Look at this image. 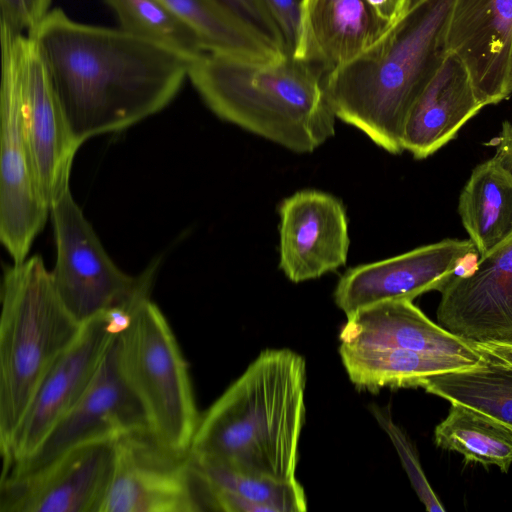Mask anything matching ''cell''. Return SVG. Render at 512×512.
<instances>
[{
	"label": "cell",
	"instance_id": "cell-16",
	"mask_svg": "<svg viewBox=\"0 0 512 512\" xmlns=\"http://www.w3.org/2000/svg\"><path fill=\"white\" fill-rule=\"evenodd\" d=\"M446 40L483 106L511 95L512 0H454Z\"/></svg>",
	"mask_w": 512,
	"mask_h": 512
},
{
	"label": "cell",
	"instance_id": "cell-1",
	"mask_svg": "<svg viewBox=\"0 0 512 512\" xmlns=\"http://www.w3.org/2000/svg\"><path fill=\"white\" fill-rule=\"evenodd\" d=\"M28 35L81 145L159 112L188 78L191 60L183 54L122 28L75 21L59 8Z\"/></svg>",
	"mask_w": 512,
	"mask_h": 512
},
{
	"label": "cell",
	"instance_id": "cell-29",
	"mask_svg": "<svg viewBox=\"0 0 512 512\" xmlns=\"http://www.w3.org/2000/svg\"><path fill=\"white\" fill-rule=\"evenodd\" d=\"M288 53L283 33L264 0H214ZM289 54V53H288Z\"/></svg>",
	"mask_w": 512,
	"mask_h": 512
},
{
	"label": "cell",
	"instance_id": "cell-14",
	"mask_svg": "<svg viewBox=\"0 0 512 512\" xmlns=\"http://www.w3.org/2000/svg\"><path fill=\"white\" fill-rule=\"evenodd\" d=\"M478 254L470 239H444L385 260L346 271L338 281L334 300L346 317L388 300H413L441 291L463 260Z\"/></svg>",
	"mask_w": 512,
	"mask_h": 512
},
{
	"label": "cell",
	"instance_id": "cell-7",
	"mask_svg": "<svg viewBox=\"0 0 512 512\" xmlns=\"http://www.w3.org/2000/svg\"><path fill=\"white\" fill-rule=\"evenodd\" d=\"M56 243L51 279L62 303L80 324L149 295L155 267L139 277L109 257L70 189L50 208Z\"/></svg>",
	"mask_w": 512,
	"mask_h": 512
},
{
	"label": "cell",
	"instance_id": "cell-20",
	"mask_svg": "<svg viewBox=\"0 0 512 512\" xmlns=\"http://www.w3.org/2000/svg\"><path fill=\"white\" fill-rule=\"evenodd\" d=\"M467 69L448 52L440 68L414 103L403 134V149L425 159L453 140L482 108Z\"/></svg>",
	"mask_w": 512,
	"mask_h": 512
},
{
	"label": "cell",
	"instance_id": "cell-4",
	"mask_svg": "<svg viewBox=\"0 0 512 512\" xmlns=\"http://www.w3.org/2000/svg\"><path fill=\"white\" fill-rule=\"evenodd\" d=\"M188 78L221 119L296 153H310L335 133L324 75L290 54L257 59L205 51Z\"/></svg>",
	"mask_w": 512,
	"mask_h": 512
},
{
	"label": "cell",
	"instance_id": "cell-12",
	"mask_svg": "<svg viewBox=\"0 0 512 512\" xmlns=\"http://www.w3.org/2000/svg\"><path fill=\"white\" fill-rule=\"evenodd\" d=\"M116 336L81 399L29 458L3 473L1 478L32 473L87 443L116 440L134 431L148 430L142 406L119 368Z\"/></svg>",
	"mask_w": 512,
	"mask_h": 512
},
{
	"label": "cell",
	"instance_id": "cell-18",
	"mask_svg": "<svg viewBox=\"0 0 512 512\" xmlns=\"http://www.w3.org/2000/svg\"><path fill=\"white\" fill-rule=\"evenodd\" d=\"M390 27L367 0H302L292 56L326 76L370 48Z\"/></svg>",
	"mask_w": 512,
	"mask_h": 512
},
{
	"label": "cell",
	"instance_id": "cell-21",
	"mask_svg": "<svg viewBox=\"0 0 512 512\" xmlns=\"http://www.w3.org/2000/svg\"><path fill=\"white\" fill-rule=\"evenodd\" d=\"M190 455L203 484L206 511L304 512L307 509L304 490L296 478L276 480L256 476Z\"/></svg>",
	"mask_w": 512,
	"mask_h": 512
},
{
	"label": "cell",
	"instance_id": "cell-5",
	"mask_svg": "<svg viewBox=\"0 0 512 512\" xmlns=\"http://www.w3.org/2000/svg\"><path fill=\"white\" fill-rule=\"evenodd\" d=\"M0 318V452L3 453L40 383L79 336L38 256L5 269Z\"/></svg>",
	"mask_w": 512,
	"mask_h": 512
},
{
	"label": "cell",
	"instance_id": "cell-2",
	"mask_svg": "<svg viewBox=\"0 0 512 512\" xmlns=\"http://www.w3.org/2000/svg\"><path fill=\"white\" fill-rule=\"evenodd\" d=\"M305 386L301 355L262 351L200 415L189 452L244 473L295 479Z\"/></svg>",
	"mask_w": 512,
	"mask_h": 512
},
{
	"label": "cell",
	"instance_id": "cell-8",
	"mask_svg": "<svg viewBox=\"0 0 512 512\" xmlns=\"http://www.w3.org/2000/svg\"><path fill=\"white\" fill-rule=\"evenodd\" d=\"M0 239L14 263L27 258L50 207L39 186L17 69L1 48Z\"/></svg>",
	"mask_w": 512,
	"mask_h": 512
},
{
	"label": "cell",
	"instance_id": "cell-28",
	"mask_svg": "<svg viewBox=\"0 0 512 512\" xmlns=\"http://www.w3.org/2000/svg\"><path fill=\"white\" fill-rule=\"evenodd\" d=\"M375 418L390 437L409 480L426 509L430 512H444L445 508L432 490L419 458L406 434L397 426L386 411L377 407L372 409Z\"/></svg>",
	"mask_w": 512,
	"mask_h": 512
},
{
	"label": "cell",
	"instance_id": "cell-24",
	"mask_svg": "<svg viewBox=\"0 0 512 512\" xmlns=\"http://www.w3.org/2000/svg\"><path fill=\"white\" fill-rule=\"evenodd\" d=\"M481 352L485 356L483 363L429 376L419 387L512 428V366Z\"/></svg>",
	"mask_w": 512,
	"mask_h": 512
},
{
	"label": "cell",
	"instance_id": "cell-30",
	"mask_svg": "<svg viewBox=\"0 0 512 512\" xmlns=\"http://www.w3.org/2000/svg\"><path fill=\"white\" fill-rule=\"evenodd\" d=\"M50 4L51 0H0L1 26L28 35L51 11Z\"/></svg>",
	"mask_w": 512,
	"mask_h": 512
},
{
	"label": "cell",
	"instance_id": "cell-10",
	"mask_svg": "<svg viewBox=\"0 0 512 512\" xmlns=\"http://www.w3.org/2000/svg\"><path fill=\"white\" fill-rule=\"evenodd\" d=\"M1 48L12 56L19 78L26 132L42 194L51 208L69 188L75 139L31 35L1 26Z\"/></svg>",
	"mask_w": 512,
	"mask_h": 512
},
{
	"label": "cell",
	"instance_id": "cell-26",
	"mask_svg": "<svg viewBox=\"0 0 512 512\" xmlns=\"http://www.w3.org/2000/svg\"><path fill=\"white\" fill-rule=\"evenodd\" d=\"M434 440L442 449L461 453L466 462L495 465L503 472L512 463V428L461 404L451 403Z\"/></svg>",
	"mask_w": 512,
	"mask_h": 512
},
{
	"label": "cell",
	"instance_id": "cell-32",
	"mask_svg": "<svg viewBox=\"0 0 512 512\" xmlns=\"http://www.w3.org/2000/svg\"><path fill=\"white\" fill-rule=\"evenodd\" d=\"M414 0H367L375 13L393 26L409 10Z\"/></svg>",
	"mask_w": 512,
	"mask_h": 512
},
{
	"label": "cell",
	"instance_id": "cell-22",
	"mask_svg": "<svg viewBox=\"0 0 512 512\" xmlns=\"http://www.w3.org/2000/svg\"><path fill=\"white\" fill-rule=\"evenodd\" d=\"M339 353L350 381L371 392L419 387L429 376L479 365L460 356L344 343Z\"/></svg>",
	"mask_w": 512,
	"mask_h": 512
},
{
	"label": "cell",
	"instance_id": "cell-34",
	"mask_svg": "<svg viewBox=\"0 0 512 512\" xmlns=\"http://www.w3.org/2000/svg\"><path fill=\"white\" fill-rule=\"evenodd\" d=\"M473 343V342H472ZM475 347L512 366V344L500 342L473 343Z\"/></svg>",
	"mask_w": 512,
	"mask_h": 512
},
{
	"label": "cell",
	"instance_id": "cell-33",
	"mask_svg": "<svg viewBox=\"0 0 512 512\" xmlns=\"http://www.w3.org/2000/svg\"><path fill=\"white\" fill-rule=\"evenodd\" d=\"M496 152L494 159L512 175V122L505 121L499 136L493 140Z\"/></svg>",
	"mask_w": 512,
	"mask_h": 512
},
{
	"label": "cell",
	"instance_id": "cell-23",
	"mask_svg": "<svg viewBox=\"0 0 512 512\" xmlns=\"http://www.w3.org/2000/svg\"><path fill=\"white\" fill-rule=\"evenodd\" d=\"M461 222L479 259L512 239V175L494 158L477 165L458 202Z\"/></svg>",
	"mask_w": 512,
	"mask_h": 512
},
{
	"label": "cell",
	"instance_id": "cell-25",
	"mask_svg": "<svg viewBox=\"0 0 512 512\" xmlns=\"http://www.w3.org/2000/svg\"><path fill=\"white\" fill-rule=\"evenodd\" d=\"M200 36L206 51L265 59L287 54L214 0H161Z\"/></svg>",
	"mask_w": 512,
	"mask_h": 512
},
{
	"label": "cell",
	"instance_id": "cell-31",
	"mask_svg": "<svg viewBox=\"0 0 512 512\" xmlns=\"http://www.w3.org/2000/svg\"><path fill=\"white\" fill-rule=\"evenodd\" d=\"M276 19L290 55L295 48L302 0H264Z\"/></svg>",
	"mask_w": 512,
	"mask_h": 512
},
{
	"label": "cell",
	"instance_id": "cell-19",
	"mask_svg": "<svg viewBox=\"0 0 512 512\" xmlns=\"http://www.w3.org/2000/svg\"><path fill=\"white\" fill-rule=\"evenodd\" d=\"M341 343L460 356L478 364L485 360L475 345L430 320L411 300H388L347 318Z\"/></svg>",
	"mask_w": 512,
	"mask_h": 512
},
{
	"label": "cell",
	"instance_id": "cell-11",
	"mask_svg": "<svg viewBox=\"0 0 512 512\" xmlns=\"http://www.w3.org/2000/svg\"><path fill=\"white\" fill-rule=\"evenodd\" d=\"M116 440L87 443L32 473L1 478L0 512H101Z\"/></svg>",
	"mask_w": 512,
	"mask_h": 512
},
{
	"label": "cell",
	"instance_id": "cell-6",
	"mask_svg": "<svg viewBox=\"0 0 512 512\" xmlns=\"http://www.w3.org/2000/svg\"><path fill=\"white\" fill-rule=\"evenodd\" d=\"M121 373L144 411L148 430L175 452L190 451L200 413L189 367L160 308L145 297L116 336Z\"/></svg>",
	"mask_w": 512,
	"mask_h": 512
},
{
	"label": "cell",
	"instance_id": "cell-13",
	"mask_svg": "<svg viewBox=\"0 0 512 512\" xmlns=\"http://www.w3.org/2000/svg\"><path fill=\"white\" fill-rule=\"evenodd\" d=\"M115 336L104 314L83 324L77 339L43 378L9 446L1 453L2 474L29 458L81 399Z\"/></svg>",
	"mask_w": 512,
	"mask_h": 512
},
{
	"label": "cell",
	"instance_id": "cell-9",
	"mask_svg": "<svg viewBox=\"0 0 512 512\" xmlns=\"http://www.w3.org/2000/svg\"><path fill=\"white\" fill-rule=\"evenodd\" d=\"M202 483L189 452L170 450L148 430L119 437L101 512H202Z\"/></svg>",
	"mask_w": 512,
	"mask_h": 512
},
{
	"label": "cell",
	"instance_id": "cell-27",
	"mask_svg": "<svg viewBox=\"0 0 512 512\" xmlns=\"http://www.w3.org/2000/svg\"><path fill=\"white\" fill-rule=\"evenodd\" d=\"M120 28L169 47L190 60L206 51L198 33L161 0H105Z\"/></svg>",
	"mask_w": 512,
	"mask_h": 512
},
{
	"label": "cell",
	"instance_id": "cell-3",
	"mask_svg": "<svg viewBox=\"0 0 512 512\" xmlns=\"http://www.w3.org/2000/svg\"><path fill=\"white\" fill-rule=\"evenodd\" d=\"M453 3L414 0L375 44L324 76L325 95L336 118L388 153H402L408 115L448 53Z\"/></svg>",
	"mask_w": 512,
	"mask_h": 512
},
{
	"label": "cell",
	"instance_id": "cell-17",
	"mask_svg": "<svg viewBox=\"0 0 512 512\" xmlns=\"http://www.w3.org/2000/svg\"><path fill=\"white\" fill-rule=\"evenodd\" d=\"M279 267L298 283L345 265L349 250L348 222L342 203L317 190H302L279 207Z\"/></svg>",
	"mask_w": 512,
	"mask_h": 512
},
{
	"label": "cell",
	"instance_id": "cell-15",
	"mask_svg": "<svg viewBox=\"0 0 512 512\" xmlns=\"http://www.w3.org/2000/svg\"><path fill=\"white\" fill-rule=\"evenodd\" d=\"M440 325L473 343L512 344V239L455 273L440 291Z\"/></svg>",
	"mask_w": 512,
	"mask_h": 512
}]
</instances>
